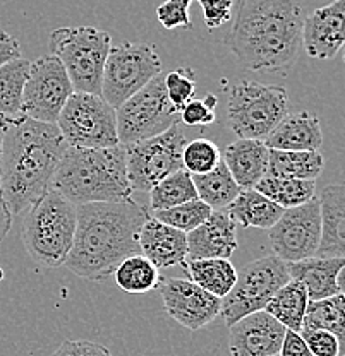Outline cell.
<instances>
[{"label": "cell", "instance_id": "36", "mask_svg": "<svg viewBox=\"0 0 345 356\" xmlns=\"http://www.w3.org/2000/svg\"><path fill=\"white\" fill-rule=\"evenodd\" d=\"M196 86L198 84H196L194 72L191 69H185V67H179V69L172 70L165 76L167 96L179 111L196 95Z\"/></svg>", "mask_w": 345, "mask_h": 356}, {"label": "cell", "instance_id": "35", "mask_svg": "<svg viewBox=\"0 0 345 356\" xmlns=\"http://www.w3.org/2000/svg\"><path fill=\"white\" fill-rule=\"evenodd\" d=\"M340 318H342V312H340L335 295L332 298L309 302L306 315H304L302 327L325 329V331L333 332L337 336L340 327Z\"/></svg>", "mask_w": 345, "mask_h": 356}, {"label": "cell", "instance_id": "33", "mask_svg": "<svg viewBox=\"0 0 345 356\" xmlns=\"http://www.w3.org/2000/svg\"><path fill=\"white\" fill-rule=\"evenodd\" d=\"M211 213L213 211H211L210 206H206L203 200L194 199L185 204H181V206L170 207V209L155 211L153 218L163 222V225L179 229V232L191 233L192 229L203 225L210 218Z\"/></svg>", "mask_w": 345, "mask_h": 356}, {"label": "cell", "instance_id": "3", "mask_svg": "<svg viewBox=\"0 0 345 356\" xmlns=\"http://www.w3.org/2000/svg\"><path fill=\"white\" fill-rule=\"evenodd\" d=\"M68 143L55 124L24 113L10 118L3 137L0 197L13 216L23 214L50 191Z\"/></svg>", "mask_w": 345, "mask_h": 356}, {"label": "cell", "instance_id": "44", "mask_svg": "<svg viewBox=\"0 0 345 356\" xmlns=\"http://www.w3.org/2000/svg\"><path fill=\"white\" fill-rule=\"evenodd\" d=\"M10 226H13V214L9 213L6 202H3V199L0 197V243L3 242L7 233L10 232Z\"/></svg>", "mask_w": 345, "mask_h": 356}, {"label": "cell", "instance_id": "32", "mask_svg": "<svg viewBox=\"0 0 345 356\" xmlns=\"http://www.w3.org/2000/svg\"><path fill=\"white\" fill-rule=\"evenodd\" d=\"M198 199L192 175L187 170H179L167 178H163L160 184L155 185L150 191V209L163 211L170 207L181 206L189 200Z\"/></svg>", "mask_w": 345, "mask_h": 356}, {"label": "cell", "instance_id": "12", "mask_svg": "<svg viewBox=\"0 0 345 356\" xmlns=\"http://www.w3.org/2000/svg\"><path fill=\"white\" fill-rule=\"evenodd\" d=\"M187 144L181 124L169 131L125 147L128 180L132 192H150L163 178L183 170V151Z\"/></svg>", "mask_w": 345, "mask_h": 356}, {"label": "cell", "instance_id": "19", "mask_svg": "<svg viewBox=\"0 0 345 356\" xmlns=\"http://www.w3.org/2000/svg\"><path fill=\"white\" fill-rule=\"evenodd\" d=\"M141 255L157 269L185 264L187 261V233L167 226L150 216L139 233Z\"/></svg>", "mask_w": 345, "mask_h": 356}, {"label": "cell", "instance_id": "18", "mask_svg": "<svg viewBox=\"0 0 345 356\" xmlns=\"http://www.w3.org/2000/svg\"><path fill=\"white\" fill-rule=\"evenodd\" d=\"M236 228L227 211H213L203 225L187 233V261L232 257L237 250Z\"/></svg>", "mask_w": 345, "mask_h": 356}, {"label": "cell", "instance_id": "38", "mask_svg": "<svg viewBox=\"0 0 345 356\" xmlns=\"http://www.w3.org/2000/svg\"><path fill=\"white\" fill-rule=\"evenodd\" d=\"M192 0H165L157 9V19L165 29L184 28L191 29L189 19V6Z\"/></svg>", "mask_w": 345, "mask_h": 356}, {"label": "cell", "instance_id": "45", "mask_svg": "<svg viewBox=\"0 0 345 356\" xmlns=\"http://www.w3.org/2000/svg\"><path fill=\"white\" fill-rule=\"evenodd\" d=\"M337 302H339L340 312H342V318H340V327L339 332H337V339H339L340 344V355L345 353V296L344 295H337Z\"/></svg>", "mask_w": 345, "mask_h": 356}, {"label": "cell", "instance_id": "48", "mask_svg": "<svg viewBox=\"0 0 345 356\" xmlns=\"http://www.w3.org/2000/svg\"><path fill=\"white\" fill-rule=\"evenodd\" d=\"M344 62H345V50H344Z\"/></svg>", "mask_w": 345, "mask_h": 356}, {"label": "cell", "instance_id": "10", "mask_svg": "<svg viewBox=\"0 0 345 356\" xmlns=\"http://www.w3.org/2000/svg\"><path fill=\"white\" fill-rule=\"evenodd\" d=\"M55 125L70 147L105 149L121 144L115 108L100 95L72 92Z\"/></svg>", "mask_w": 345, "mask_h": 356}, {"label": "cell", "instance_id": "29", "mask_svg": "<svg viewBox=\"0 0 345 356\" xmlns=\"http://www.w3.org/2000/svg\"><path fill=\"white\" fill-rule=\"evenodd\" d=\"M256 191L268 197L282 209L302 206L316 197V181L294 180V178H280L265 175L256 185Z\"/></svg>", "mask_w": 345, "mask_h": 356}, {"label": "cell", "instance_id": "34", "mask_svg": "<svg viewBox=\"0 0 345 356\" xmlns=\"http://www.w3.org/2000/svg\"><path fill=\"white\" fill-rule=\"evenodd\" d=\"M222 153L210 139H194L185 144L183 151V166L191 175H205L218 166Z\"/></svg>", "mask_w": 345, "mask_h": 356}, {"label": "cell", "instance_id": "28", "mask_svg": "<svg viewBox=\"0 0 345 356\" xmlns=\"http://www.w3.org/2000/svg\"><path fill=\"white\" fill-rule=\"evenodd\" d=\"M198 199L203 200L211 211H225L243 188L236 184L224 161L205 175H192Z\"/></svg>", "mask_w": 345, "mask_h": 356}, {"label": "cell", "instance_id": "13", "mask_svg": "<svg viewBox=\"0 0 345 356\" xmlns=\"http://www.w3.org/2000/svg\"><path fill=\"white\" fill-rule=\"evenodd\" d=\"M72 92L74 88L64 65L54 55H45L29 65L21 111L33 120L57 124L59 115Z\"/></svg>", "mask_w": 345, "mask_h": 356}, {"label": "cell", "instance_id": "31", "mask_svg": "<svg viewBox=\"0 0 345 356\" xmlns=\"http://www.w3.org/2000/svg\"><path fill=\"white\" fill-rule=\"evenodd\" d=\"M115 283L125 293H148L160 288L162 277L158 269L144 255L128 257L114 273Z\"/></svg>", "mask_w": 345, "mask_h": 356}, {"label": "cell", "instance_id": "50", "mask_svg": "<svg viewBox=\"0 0 345 356\" xmlns=\"http://www.w3.org/2000/svg\"><path fill=\"white\" fill-rule=\"evenodd\" d=\"M277 356H278V355H277Z\"/></svg>", "mask_w": 345, "mask_h": 356}, {"label": "cell", "instance_id": "4", "mask_svg": "<svg viewBox=\"0 0 345 356\" xmlns=\"http://www.w3.org/2000/svg\"><path fill=\"white\" fill-rule=\"evenodd\" d=\"M50 188L74 206L129 200L132 188L128 180L125 147L122 144L105 149L69 146Z\"/></svg>", "mask_w": 345, "mask_h": 356}, {"label": "cell", "instance_id": "8", "mask_svg": "<svg viewBox=\"0 0 345 356\" xmlns=\"http://www.w3.org/2000/svg\"><path fill=\"white\" fill-rule=\"evenodd\" d=\"M162 58L150 43L125 42L110 48L103 67L102 96L117 110L131 96L162 74Z\"/></svg>", "mask_w": 345, "mask_h": 356}, {"label": "cell", "instance_id": "37", "mask_svg": "<svg viewBox=\"0 0 345 356\" xmlns=\"http://www.w3.org/2000/svg\"><path fill=\"white\" fill-rule=\"evenodd\" d=\"M218 105V99L213 92H208L203 99L192 98L181 108L179 117L181 122L189 127H196V125H210L213 124L217 115L215 108Z\"/></svg>", "mask_w": 345, "mask_h": 356}, {"label": "cell", "instance_id": "6", "mask_svg": "<svg viewBox=\"0 0 345 356\" xmlns=\"http://www.w3.org/2000/svg\"><path fill=\"white\" fill-rule=\"evenodd\" d=\"M112 36L93 26L59 28L50 33V51L68 72L74 92L100 95Z\"/></svg>", "mask_w": 345, "mask_h": 356}, {"label": "cell", "instance_id": "14", "mask_svg": "<svg viewBox=\"0 0 345 356\" xmlns=\"http://www.w3.org/2000/svg\"><path fill=\"white\" fill-rule=\"evenodd\" d=\"M273 255L287 264L316 257L321 242V213L318 197L302 206L285 209L268 229Z\"/></svg>", "mask_w": 345, "mask_h": 356}, {"label": "cell", "instance_id": "24", "mask_svg": "<svg viewBox=\"0 0 345 356\" xmlns=\"http://www.w3.org/2000/svg\"><path fill=\"white\" fill-rule=\"evenodd\" d=\"M225 211L236 225L244 228L270 229L280 220L285 209L259 194L256 188H243Z\"/></svg>", "mask_w": 345, "mask_h": 356}, {"label": "cell", "instance_id": "47", "mask_svg": "<svg viewBox=\"0 0 345 356\" xmlns=\"http://www.w3.org/2000/svg\"><path fill=\"white\" fill-rule=\"evenodd\" d=\"M337 288H339L340 295L345 296V266L340 269L339 276H337Z\"/></svg>", "mask_w": 345, "mask_h": 356}, {"label": "cell", "instance_id": "21", "mask_svg": "<svg viewBox=\"0 0 345 356\" xmlns=\"http://www.w3.org/2000/svg\"><path fill=\"white\" fill-rule=\"evenodd\" d=\"M268 149L318 151L323 144L320 118L309 111L287 113L265 139Z\"/></svg>", "mask_w": 345, "mask_h": 356}, {"label": "cell", "instance_id": "22", "mask_svg": "<svg viewBox=\"0 0 345 356\" xmlns=\"http://www.w3.org/2000/svg\"><path fill=\"white\" fill-rule=\"evenodd\" d=\"M268 156L265 140L237 139L225 147L224 163L240 188H254L268 172Z\"/></svg>", "mask_w": 345, "mask_h": 356}, {"label": "cell", "instance_id": "15", "mask_svg": "<svg viewBox=\"0 0 345 356\" xmlns=\"http://www.w3.org/2000/svg\"><path fill=\"white\" fill-rule=\"evenodd\" d=\"M160 295L167 314L189 331H199L220 315L222 300L189 280L162 281Z\"/></svg>", "mask_w": 345, "mask_h": 356}, {"label": "cell", "instance_id": "1", "mask_svg": "<svg viewBox=\"0 0 345 356\" xmlns=\"http://www.w3.org/2000/svg\"><path fill=\"white\" fill-rule=\"evenodd\" d=\"M304 19L302 0H236L224 42L246 69L280 72L298 60Z\"/></svg>", "mask_w": 345, "mask_h": 356}, {"label": "cell", "instance_id": "49", "mask_svg": "<svg viewBox=\"0 0 345 356\" xmlns=\"http://www.w3.org/2000/svg\"><path fill=\"white\" fill-rule=\"evenodd\" d=\"M340 356H345V353H344V355H340Z\"/></svg>", "mask_w": 345, "mask_h": 356}, {"label": "cell", "instance_id": "11", "mask_svg": "<svg viewBox=\"0 0 345 356\" xmlns=\"http://www.w3.org/2000/svg\"><path fill=\"white\" fill-rule=\"evenodd\" d=\"M117 134L122 146L139 143L179 124V110L167 96L165 76L155 77L117 110Z\"/></svg>", "mask_w": 345, "mask_h": 356}, {"label": "cell", "instance_id": "25", "mask_svg": "<svg viewBox=\"0 0 345 356\" xmlns=\"http://www.w3.org/2000/svg\"><path fill=\"white\" fill-rule=\"evenodd\" d=\"M189 281L224 300L237 281V269L229 259H199L184 264Z\"/></svg>", "mask_w": 345, "mask_h": 356}, {"label": "cell", "instance_id": "42", "mask_svg": "<svg viewBox=\"0 0 345 356\" xmlns=\"http://www.w3.org/2000/svg\"><path fill=\"white\" fill-rule=\"evenodd\" d=\"M280 356H313L311 355L309 348H307L306 341L302 339L299 332L287 331L285 332L284 343L280 348Z\"/></svg>", "mask_w": 345, "mask_h": 356}, {"label": "cell", "instance_id": "40", "mask_svg": "<svg viewBox=\"0 0 345 356\" xmlns=\"http://www.w3.org/2000/svg\"><path fill=\"white\" fill-rule=\"evenodd\" d=\"M208 28H222L232 19L233 0H198Z\"/></svg>", "mask_w": 345, "mask_h": 356}, {"label": "cell", "instance_id": "26", "mask_svg": "<svg viewBox=\"0 0 345 356\" xmlns=\"http://www.w3.org/2000/svg\"><path fill=\"white\" fill-rule=\"evenodd\" d=\"M325 158L318 151H278L270 149L266 175L294 180H313L321 175Z\"/></svg>", "mask_w": 345, "mask_h": 356}, {"label": "cell", "instance_id": "39", "mask_svg": "<svg viewBox=\"0 0 345 356\" xmlns=\"http://www.w3.org/2000/svg\"><path fill=\"white\" fill-rule=\"evenodd\" d=\"M300 336L306 341L313 356H340L339 339L333 332L325 331V329H300Z\"/></svg>", "mask_w": 345, "mask_h": 356}, {"label": "cell", "instance_id": "20", "mask_svg": "<svg viewBox=\"0 0 345 356\" xmlns=\"http://www.w3.org/2000/svg\"><path fill=\"white\" fill-rule=\"evenodd\" d=\"M318 200L321 242L316 257H345V181L326 185Z\"/></svg>", "mask_w": 345, "mask_h": 356}, {"label": "cell", "instance_id": "9", "mask_svg": "<svg viewBox=\"0 0 345 356\" xmlns=\"http://www.w3.org/2000/svg\"><path fill=\"white\" fill-rule=\"evenodd\" d=\"M289 281V264L273 254L256 259L237 270L236 284L222 300L220 317L225 325L230 327L246 315L265 310L273 295Z\"/></svg>", "mask_w": 345, "mask_h": 356}, {"label": "cell", "instance_id": "41", "mask_svg": "<svg viewBox=\"0 0 345 356\" xmlns=\"http://www.w3.org/2000/svg\"><path fill=\"white\" fill-rule=\"evenodd\" d=\"M52 356H112L110 350L100 343L93 341L77 339V341H64Z\"/></svg>", "mask_w": 345, "mask_h": 356}, {"label": "cell", "instance_id": "16", "mask_svg": "<svg viewBox=\"0 0 345 356\" xmlns=\"http://www.w3.org/2000/svg\"><path fill=\"white\" fill-rule=\"evenodd\" d=\"M287 329L265 310L254 312L229 327L232 356H277Z\"/></svg>", "mask_w": 345, "mask_h": 356}, {"label": "cell", "instance_id": "5", "mask_svg": "<svg viewBox=\"0 0 345 356\" xmlns=\"http://www.w3.org/2000/svg\"><path fill=\"white\" fill-rule=\"evenodd\" d=\"M77 226V206L48 191L35 206L26 211L21 225V240L36 266L55 269L68 261Z\"/></svg>", "mask_w": 345, "mask_h": 356}, {"label": "cell", "instance_id": "43", "mask_svg": "<svg viewBox=\"0 0 345 356\" xmlns=\"http://www.w3.org/2000/svg\"><path fill=\"white\" fill-rule=\"evenodd\" d=\"M16 58H21L20 42L13 35L0 29V67L6 65L7 62L16 60Z\"/></svg>", "mask_w": 345, "mask_h": 356}, {"label": "cell", "instance_id": "7", "mask_svg": "<svg viewBox=\"0 0 345 356\" xmlns=\"http://www.w3.org/2000/svg\"><path fill=\"white\" fill-rule=\"evenodd\" d=\"M287 110L289 95L284 86L239 81L229 92L227 124L239 139L265 140Z\"/></svg>", "mask_w": 345, "mask_h": 356}, {"label": "cell", "instance_id": "2", "mask_svg": "<svg viewBox=\"0 0 345 356\" xmlns=\"http://www.w3.org/2000/svg\"><path fill=\"white\" fill-rule=\"evenodd\" d=\"M148 207L132 199L77 206V226L66 267L81 280L103 281L128 257L141 254L139 233Z\"/></svg>", "mask_w": 345, "mask_h": 356}, {"label": "cell", "instance_id": "46", "mask_svg": "<svg viewBox=\"0 0 345 356\" xmlns=\"http://www.w3.org/2000/svg\"><path fill=\"white\" fill-rule=\"evenodd\" d=\"M14 118V117H13ZM10 117L0 115V177H2V151H3V137H6L7 127H9Z\"/></svg>", "mask_w": 345, "mask_h": 356}, {"label": "cell", "instance_id": "30", "mask_svg": "<svg viewBox=\"0 0 345 356\" xmlns=\"http://www.w3.org/2000/svg\"><path fill=\"white\" fill-rule=\"evenodd\" d=\"M29 65L31 62L21 57L0 67V115L13 118L23 113V91Z\"/></svg>", "mask_w": 345, "mask_h": 356}, {"label": "cell", "instance_id": "17", "mask_svg": "<svg viewBox=\"0 0 345 356\" xmlns=\"http://www.w3.org/2000/svg\"><path fill=\"white\" fill-rule=\"evenodd\" d=\"M302 47L311 58L330 60L345 47V0H333L304 19Z\"/></svg>", "mask_w": 345, "mask_h": 356}, {"label": "cell", "instance_id": "23", "mask_svg": "<svg viewBox=\"0 0 345 356\" xmlns=\"http://www.w3.org/2000/svg\"><path fill=\"white\" fill-rule=\"evenodd\" d=\"M344 266L345 257H311L289 264V273L291 280L304 284L309 302H316L339 295L337 276Z\"/></svg>", "mask_w": 345, "mask_h": 356}, {"label": "cell", "instance_id": "27", "mask_svg": "<svg viewBox=\"0 0 345 356\" xmlns=\"http://www.w3.org/2000/svg\"><path fill=\"white\" fill-rule=\"evenodd\" d=\"M307 305H309V296L304 284L291 280L273 295L268 305L265 307V312L280 322L287 331L300 332Z\"/></svg>", "mask_w": 345, "mask_h": 356}]
</instances>
